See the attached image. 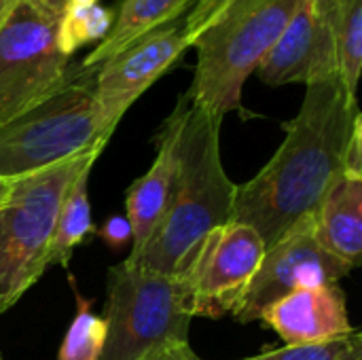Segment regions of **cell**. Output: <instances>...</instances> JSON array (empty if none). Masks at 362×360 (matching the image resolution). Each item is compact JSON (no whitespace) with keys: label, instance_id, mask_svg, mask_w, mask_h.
Wrapping results in <instances>:
<instances>
[{"label":"cell","instance_id":"18","mask_svg":"<svg viewBox=\"0 0 362 360\" xmlns=\"http://www.w3.org/2000/svg\"><path fill=\"white\" fill-rule=\"evenodd\" d=\"M68 282L74 293L76 314L66 331L57 360H100L106 337L104 320L102 316L93 314V299H85L81 295L72 274H68Z\"/></svg>","mask_w":362,"mask_h":360},{"label":"cell","instance_id":"5","mask_svg":"<svg viewBox=\"0 0 362 360\" xmlns=\"http://www.w3.org/2000/svg\"><path fill=\"white\" fill-rule=\"evenodd\" d=\"M191 295L180 276L121 261L108 269L104 348L100 360H142L174 344H189Z\"/></svg>","mask_w":362,"mask_h":360},{"label":"cell","instance_id":"19","mask_svg":"<svg viewBox=\"0 0 362 360\" xmlns=\"http://www.w3.org/2000/svg\"><path fill=\"white\" fill-rule=\"evenodd\" d=\"M115 21L112 8L100 4H85V6H68L59 17L57 25V40L59 49L72 57L81 47L102 40Z\"/></svg>","mask_w":362,"mask_h":360},{"label":"cell","instance_id":"2","mask_svg":"<svg viewBox=\"0 0 362 360\" xmlns=\"http://www.w3.org/2000/svg\"><path fill=\"white\" fill-rule=\"evenodd\" d=\"M170 119L178 163L172 199L151 240L125 261L146 272L178 276L199 242L212 229L231 223L238 185L223 168V117L212 115L185 91Z\"/></svg>","mask_w":362,"mask_h":360},{"label":"cell","instance_id":"16","mask_svg":"<svg viewBox=\"0 0 362 360\" xmlns=\"http://www.w3.org/2000/svg\"><path fill=\"white\" fill-rule=\"evenodd\" d=\"M95 161L98 157H91L78 170V174L70 182L62 199L57 225L49 250V265H59L68 269L74 250L95 233V225L91 219V204H89V176Z\"/></svg>","mask_w":362,"mask_h":360},{"label":"cell","instance_id":"26","mask_svg":"<svg viewBox=\"0 0 362 360\" xmlns=\"http://www.w3.org/2000/svg\"><path fill=\"white\" fill-rule=\"evenodd\" d=\"M85 4H98V0H66V8L68 6H85Z\"/></svg>","mask_w":362,"mask_h":360},{"label":"cell","instance_id":"27","mask_svg":"<svg viewBox=\"0 0 362 360\" xmlns=\"http://www.w3.org/2000/svg\"><path fill=\"white\" fill-rule=\"evenodd\" d=\"M356 360H362V359H356Z\"/></svg>","mask_w":362,"mask_h":360},{"label":"cell","instance_id":"22","mask_svg":"<svg viewBox=\"0 0 362 360\" xmlns=\"http://www.w3.org/2000/svg\"><path fill=\"white\" fill-rule=\"evenodd\" d=\"M142 360H204L193 348L191 344H174L168 346L163 350H157L153 354H148L146 359Z\"/></svg>","mask_w":362,"mask_h":360},{"label":"cell","instance_id":"20","mask_svg":"<svg viewBox=\"0 0 362 360\" xmlns=\"http://www.w3.org/2000/svg\"><path fill=\"white\" fill-rule=\"evenodd\" d=\"M362 359V333H352L314 346H282L267 348L261 354L240 360H356Z\"/></svg>","mask_w":362,"mask_h":360},{"label":"cell","instance_id":"24","mask_svg":"<svg viewBox=\"0 0 362 360\" xmlns=\"http://www.w3.org/2000/svg\"><path fill=\"white\" fill-rule=\"evenodd\" d=\"M17 2H19V0H0V25L6 21V17L11 15V11L15 8Z\"/></svg>","mask_w":362,"mask_h":360},{"label":"cell","instance_id":"14","mask_svg":"<svg viewBox=\"0 0 362 360\" xmlns=\"http://www.w3.org/2000/svg\"><path fill=\"white\" fill-rule=\"evenodd\" d=\"M316 240L350 269L362 263V174H344L314 210Z\"/></svg>","mask_w":362,"mask_h":360},{"label":"cell","instance_id":"13","mask_svg":"<svg viewBox=\"0 0 362 360\" xmlns=\"http://www.w3.org/2000/svg\"><path fill=\"white\" fill-rule=\"evenodd\" d=\"M157 157L151 170L134 180L127 191L125 206H127V221L134 231L132 252H138L159 227L174 191L176 180V132L170 115L161 123L155 136ZM129 252V255H132Z\"/></svg>","mask_w":362,"mask_h":360},{"label":"cell","instance_id":"4","mask_svg":"<svg viewBox=\"0 0 362 360\" xmlns=\"http://www.w3.org/2000/svg\"><path fill=\"white\" fill-rule=\"evenodd\" d=\"M110 136L95 98V68L70 66L57 91L0 125V176L19 178L87 155Z\"/></svg>","mask_w":362,"mask_h":360},{"label":"cell","instance_id":"12","mask_svg":"<svg viewBox=\"0 0 362 360\" xmlns=\"http://www.w3.org/2000/svg\"><path fill=\"white\" fill-rule=\"evenodd\" d=\"M263 327L272 329L284 346H314L354 331L348 301L339 282L299 289L263 310Z\"/></svg>","mask_w":362,"mask_h":360},{"label":"cell","instance_id":"1","mask_svg":"<svg viewBox=\"0 0 362 360\" xmlns=\"http://www.w3.org/2000/svg\"><path fill=\"white\" fill-rule=\"evenodd\" d=\"M284 140L248 182L238 185L231 223L250 225L265 248L314 214L344 174H362V115L339 76L305 85Z\"/></svg>","mask_w":362,"mask_h":360},{"label":"cell","instance_id":"15","mask_svg":"<svg viewBox=\"0 0 362 360\" xmlns=\"http://www.w3.org/2000/svg\"><path fill=\"white\" fill-rule=\"evenodd\" d=\"M193 2L195 0H121L108 34L81 62V66L98 68L140 36L182 17Z\"/></svg>","mask_w":362,"mask_h":360},{"label":"cell","instance_id":"9","mask_svg":"<svg viewBox=\"0 0 362 360\" xmlns=\"http://www.w3.org/2000/svg\"><path fill=\"white\" fill-rule=\"evenodd\" d=\"M263 255L265 244L250 225L227 223L212 229L178 274L191 295L195 318L231 314Z\"/></svg>","mask_w":362,"mask_h":360},{"label":"cell","instance_id":"10","mask_svg":"<svg viewBox=\"0 0 362 360\" xmlns=\"http://www.w3.org/2000/svg\"><path fill=\"white\" fill-rule=\"evenodd\" d=\"M191 49L185 17L165 23L95 68V98L104 123L115 132L129 106Z\"/></svg>","mask_w":362,"mask_h":360},{"label":"cell","instance_id":"7","mask_svg":"<svg viewBox=\"0 0 362 360\" xmlns=\"http://www.w3.org/2000/svg\"><path fill=\"white\" fill-rule=\"evenodd\" d=\"M59 17L19 0L0 25V125L47 100L66 81L70 57L59 49Z\"/></svg>","mask_w":362,"mask_h":360},{"label":"cell","instance_id":"17","mask_svg":"<svg viewBox=\"0 0 362 360\" xmlns=\"http://www.w3.org/2000/svg\"><path fill=\"white\" fill-rule=\"evenodd\" d=\"M335 38L337 74L356 98L362 64V0H322Z\"/></svg>","mask_w":362,"mask_h":360},{"label":"cell","instance_id":"21","mask_svg":"<svg viewBox=\"0 0 362 360\" xmlns=\"http://www.w3.org/2000/svg\"><path fill=\"white\" fill-rule=\"evenodd\" d=\"M95 233L100 236V240H102L106 246H110V248H115V250H117V248H123L125 244H132V242H134V231H132V225H129L127 216H119V214L106 219V221L95 229Z\"/></svg>","mask_w":362,"mask_h":360},{"label":"cell","instance_id":"3","mask_svg":"<svg viewBox=\"0 0 362 360\" xmlns=\"http://www.w3.org/2000/svg\"><path fill=\"white\" fill-rule=\"evenodd\" d=\"M303 0H195L185 17L197 53L187 93L216 117L242 112V89Z\"/></svg>","mask_w":362,"mask_h":360},{"label":"cell","instance_id":"23","mask_svg":"<svg viewBox=\"0 0 362 360\" xmlns=\"http://www.w3.org/2000/svg\"><path fill=\"white\" fill-rule=\"evenodd\" d=\"M30 2H34L42 11L51 13L53 17H62L64 11H66V0H30Z\"/></svg>","mask_w":362,"mask_h":360},{"label":"cell","instance_id":"8","mask_svg":"<svg viewBox=\"0 0 362 360\" xmlns=\"http://www.w3.org/2000/svg\"><path fill=\"white\" fill-rule=\"evenodd\" d=\"M350 272L344 261L320 246L314 231V214H305L276 244L265 248L250 284L231 314L240 325H250L261 318L265 308L293 291L333 284Z\"/></svg>","mask_w":362,"mask_h":360},{"label":"cell","instance_id":"25","mask_svg":"<svg viewBox=\"0 0 362 360\" xmlns=\"http://www.w3.org/2000/svg\"><path fill=\"white\" fill-rule=\"evenodd\" d=\"M13 180H15V178H2V176H0V206H2V202L8 197V193H11Z\"/></svg>","mask_w":362,"mask_h":360},{"label":"cell","instance_id":"28","mask_svg":"<svg viewBox=\"0 0 362 360\" xmlns=\"http://www.w3.org/2000/svg\"><path fill=\"white\" fill-rule=\"evenodd\" d=\"M0 360H2V359H0Z\"/></svg>","mask_w":362,"mask_h":360},{"label":"cell","instance_id":"11","mask_svg":"<svg viewBox=\"0 0 362 360\" xmlns=\"http://www.w3.org/2000/svg\"><path fill=\"white\" fill-rule=\"evenodd\" d=\"M269 87L312 85L337 74L333 30L322 0H303L276 45L255 70Z\"/></svg>","mask_w":362,"mask_h":360},{"label":"cell","instance_id":"6","mask_svg":"<svg viewBox=\"0 0 362 360\" xmlns=\"http://www.w3.org/2000/svg\"><path fill=\"white\" fill-rule=\"evenodd\" d=\"M102 151L95 149L13 180L0 206V314L8 312L49 267L62 199L78 170Z\"/></svg>","mask_w":362,"mask_h":360}]
</instances>
